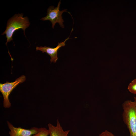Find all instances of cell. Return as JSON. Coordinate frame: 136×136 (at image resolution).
Returning a JSON list of instances; mask_svg holds the SVG:
<instances>
[{
	"label": "cell",
	"mask_w": 136,
	"mask_h": 136,
	"mask_svg": "<svg viewBox=\"0 0 136 136\" xmlns=\"http://www.w3.org/2000/svg\"><path fill=\"white\" fill-rule=\"evenodd\" d=\"M60 0L58 3L57 7H55L53 6L49 7L47 10V15L45 17H43L41 20L43 21L49 20L51 22L52 27L54 28L55 24L57 23H59L60 27L62 28L64 27L63 24L64 21L63 20L62 16V13L64 12H67V9H64L62 11L59 10V8L61 4Z\"/></svg>",
	"instance_id": "cell-4"
},
{
	"label": "cell",
	"mask_w": 136,
	"mask_h": 136,
	"mask_svg": "<svg viewBox=\"0 0 136 136\" xmlns=\"http://www.w3.org/2000/svg\"><path fill=\"white\" fill-rule=\"evenodd\" d=\"M49 134V129L44 127H42L41 130L38 133L32 136H48Z\"/></svg>",
	"instance_id": "cell-9"
},
{
	"label": "cell",
	"mask_w": 136,
	"mask_h": 136,
	"mask_svg": "<svg viewBox=\"0 0 136 136\" xmlns=\"http://www.w3.org/2000/svg\"><path fill=\"white\" fill-rule=\"evenodd\" d=\"M7 123L10 130L9 132L10 136H32L39 132L42 129V127H33L29 129H26L20 127H15L8 121H7Z\"/></svg>",
	"instance_id": "cell-5"
},
{
	"label": "cell",
	"mask_w": 136,
	"mask_h": 136,
	"mask_svg": "<svg viewBox=\"0 0 136 136\" xmlns=\"http://www.w3.org/2000/svg\"><path fill=\"white\" fill-rule=\"evenodd\" d=\"M25 80V76L22 75L16 79L14 82L7 81L4 83H0V91L3 96V105L4 108H8L11 106V104L9 98L10 94L17 85L24 82Z\"/></svg>",
	"instance_id": "cell-3"
},
{
	"label": "cell",
	"mask_w": 136,
	"mask_h": 136,
	"mask_svg": "<svg viewBox=\"0 0 136 136\" xmlns=\"http://www.w3.org/2000/svg\"><path fill=\"white\" fill-rule=\"evenodd\" d=\"M50 136H67L70 130L64 131L57 119L56 126L50 123L48 124Z\"/></svg>",
	"instance_id": "cell-7"
},
{
	"label": "cell",
	"mask_w": 136,
	"mask_h": 136,
	"mask_svg": "<svg viewBox=\"0 0 136 136\" xmlns=\"http://www.w3.org/2000/svg\"><path fill=\"white\" fill-rule=\"evenodd\" d=\"M99 136H115L113 134L107 130L101 132Z\"/></svg>",
	"instance_id": "cell-10"
},
{
	"label": "cell",
	"mask_w": 136,
	"mask_h": 136,
	"mask_svg": "<svg viewBox=\"0 0 136 136\" xmlns=\"http://www.w3.org/2000/svg\"><path fill=\"white\" fill-rule=\"evenodd\" d=\"M122 107L123 120L129 130L130 136H136V107L134 102L126 100Z\"/></svg>",
	"instance_id": "cell-2"
},
{
	"label": "cell",
	"mask_w": 136,
	"mask_h": 136,
	"mask_svg": "<svg viewBox=\"0 0 136 136\" xmlns=\"http://www.w3.org/2000/svg\"><path fill=\"white\" fill-rule=\"evenodd\" d=\"M69 39V37H68L63 42H61L60 43H58L57 46L55 48H51L46 46L44 47L40 46V47L37 46L36 48V50L41 51L43 53H47L51 57V63L52 62L56 63L58 59L57 56L58 50L61 47L64 46L65 45V42Z\"/></svg>",
	"instance_id": "cell-6"
},
{
	"label": "cell",
	"mask_w": 136,
	"mask_h": 136,
	"mask_svg": "<svg viewBox=\"0 0 136 136\" xmlns=\"http://www.w3.org/2000/svg\"><path fill=\"white\" fill-rule=\"evenodd\" d=\"M30 25L28 18L27 17H23V13L16 14L8 20L6 29L2 35L6 34L7 46L8 42L13 40L12 36L14 32L20 29H22L25 36V30Z\"/></svg>",
	"instance_id": "cell-1"
},
{
	"label": "cell",
	"mask_w": 136,
	"mask_h": 136,
	"mask_svg": "<svg viewBox=\"0 0 136 136\" xmlns=\"http://www.w3.org/2000/svg\"><path fill=\"white\" fill-rule=\"evenodd\" d=\"M127 89L131 93L136 94V79L133 80L129 83Z\"/></svg>",
	"instance_id": "cell-8"
},
{
	"label": "cell",
	"mask_w": 136,
	"mask_h": 136,
	"mask_svg": "<svg viewBox=\"0 0 136 136\" xmlns=\"http://www.w3.org/2000/svg\"><path fill=\"white\" fill-rule=\"evenodd\" d=\"M134 101L135 103L136 107V97H134Z\"/></svg>",
	"instance_id": "cell-11"
}]
</instances>
